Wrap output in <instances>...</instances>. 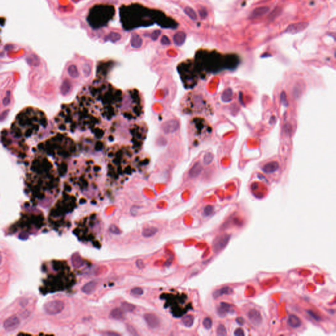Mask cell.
Wrapping results in <instances>:
<instances>
[{
    "label": "cell",
    "instance_id": "1",
    "mask_svg": "<svg viewBox=\"0 0 336 336\" xmlns=\"http://www.w3.org/2000/svg\"><path fill=\"white\" fill-rule=\"evenodd\" d=\"M64 303L60 300H53L45 303L44 309L46 313L50 315H55L63 311Z\"/></svg>",
    "mask_w": 336,
    "mask_h": 336
},
{
    "label": "cell",
    "instance_id": "2",
    "mask_svg": "<svg viewBox=\"0 0 336 336\" xmlns=\"http://www.w3.org/2000/svg\"><path fill=\"white\" fill-rule=\"evenodd\" d=\"M230 239V236L228 234L221 235L217 237L214 242L213 249L215 253H218L223 250Z\"/></svg>",
    "mask_w": 336,
    "mask_h": 336
},
{
    "label": "cell",
    "instance_id": "3",
    "mask_svg": "<svg viewBox=\"0 0 336 336\" xmlns=\"http://www.w3.org/2000/svg\"><path fill=\"white\" fill-rule=\"evenodd\" d=\"M20 321L19 318L13 315L7 318L3 322V328L7 331H13L17 329L20 325Z\"/></svg>",
    "mask_w": 336,
    "mask_h": 336
},
{
    "label": "cell",
    "instance_id": "4",
    "mask_svg": "<svg viewBox=\"0 0 336 336\" xmlns=\"http://www.w3.org/2000/svg\"><path fill=\"white\" fill-rule=\"evenodd\" d=\"M309 26L308 23H298L289 25L285 30V32L291 34H296L305 30Z\"/></svg>",
    "mask_w": 336,
    "mask_h": 336
},
{
    "label": "cell",
    "instance_id": "5",
    "mask_svg": "<svg viewBox=\"0 0 336 336\" xmlns=\"http://www.w3.org/2000/svg\"><path fill=\"white\" fill-rule=\"evenodd\" d=\"M144 319L149 328L156 329L160 326V319L156 314L153 313H147L144 315Z\"/></svg>",
    "mask_w": 336,
    "mask_h": 336
},
{
    "label": "cell",
    "instance_id": "6",
    "mask_svg": "<svg viewBox=\"0 0 336 336\" xmlns=\"http://www.w3.org/2000/svg\"><path fill=\"white\" fill-rule=\"evenodd\" d=\"M218 313L220 317H225L228 314H232L235 313V310L233 309V306L226 303H221L218 309Z\"/></svg>",
    "mask_w": 336,
    "mask_h": 336
},
{
    "label": "cell",
    "instance_id": "7",
    "mask_svg": "<svg viewBox=\"0 0 336 336\" xmlns=\"http://www.w3.org/2000/svg\"><path fill=\"white\" fill-rule=\"evenodd\" d=\"M248 318L250 322L255 326H259L262 322V317L260 313L255 309H252L247 313Z\"/></svg>",
    "mask_w": 336,
    "mask_h": 336
},
{
    "label": "cell",
    "instance_id": "8",
    "mask_svg": "<svg viewBox=\"0 0 336 336\" xmlns=\"http://www.w3.org/2000/svg\"><path fill=\"white\" fill-rule=\"evenodd\" d=\"M268 11H269V8H268L267 6H263V7H257V8L255 9L254 11L251 12V13L250 15V17L251 18V19H255V18L260 17L263 16V15H265L267 13H268Z\"/></svg>",
    "mask_w": 336,
    "mask_h": 336
},
{
    "label": "cell",
    "instance_id": "9",
    "mask_svg": "<svg viewBox=\"0 0 336 336\" xmlns=\"http://www.w3.org/2000/svg\"><path fill=\"white\" fill-rule=\"evenodd\" d=\"M97 286V282L96 281H91L85 284V285L81 288V291L87 295L93 293Z\"/></svg>",
    "mask_w": 336,
    "mask_h": 336
},
{
    "label": "cell",
    "instance_id": "10",
    "mask_svg": "<svg viewBox=\"0 0 336 336\" xmlns=\"http://www.w3.org/2000/svg\"><path fill=\"white\" fill-rule=\"evenodd\" d=\"M110 317L112 319L122 320L125 319V313L122 309L115 308L112 309L110 313Z\"/></svg>",
    "mask_w": 336,
    "mask_h": 336
},
{
    "label": "cell",
    "instance_id": "11",
    "mask_svg": "<svg viewBox=\"0 0 336 336\" xmlns=\"http://www.w3.org/2000/svg\"><path fill=\"white\" fill-rule=\"evenodd\" d=\"M288 324L290 327L293 328H297L301 326V320L298 317H297L296 315L291 314L289 315L288 317Z\"/></svg>",
    "mask_w": 336,
    "mask_h": 336
},
{
    "label": "cell",
    "instance_id": "12",
    "mask_svg": "<svg viewBox=\"0 0 336 336\" xmlns=\"http://www.w3.org/2000/svg\"><path fill=\"white\" fill-rule=\"evenodd\" d=\"M130 42H131V45L132 48H135V49H139L143 45V41L140 35L136 34H133L131 35Z\"/></svg>",
    "mask_w": 336,
    "mask_h": 336
},
{
    "label": "cell",
    "instance_id": "13",
    "mask_svg": "<svg viewBox=\"0 0 336 336\" xmlns=\"http://www.w3.org/2000/svg\"><path fill=\"white\" fill-rule=\"evenodd\" d=\"M187 35L184 32H178L173 36V41L177 46L182 45L185 41Z\"/></svg>",
    "mask_w": 336,
    "mask_h": 336
},
{
    "label": "cell",
    "instance_id": "14",
    "mask_svg": "<svg viewBox=\"0 0 336 336\" xmlns=\"http://www.w3.org/2000/svg\"><path fill=\"white\" fill-rule=\"evenodd\" d=\"M232 293V289L231 288L224 287L215 290L213 293V296L214 298H218L223 295H230Z\"/></svg>",
    "mask_w": 336,
    "mask_h": 336
},
{
    "label": "cell",
    "instance_id": "15",
    "mask_svg": "<svg viewBox=\"0 0 336 336\" xmlns=\"http://www.w3.org/2000/svg\"><path fill=\"white\" fill-rule=\"evenodd\" d=\"M158 229L156 228V227H154V226L148 227V228H146L143 230L142 236H144V238L152 237L156 234L158 232Z\"/></svg>",
    "mask_w": 336,
    "mask_h": 336
},
{
    "label": "cell",
    "instance_id": "16",
    "mask_svg": "<svg viewBox=\"0 0 336 336\" xmlns=\"http://www.w3.org/2000/svg\"><path fill=\"white\" fill-rule=\"evenodd\" d=\"M121 309L124 312L131 313L134 311V310H135V306L132 303L123 301V302H122L121 303Z\"/></svg>",
    "mask_w": 336,
    "mask_h": 336
},
{
    "label": "cell",
    "instance_id": "17",
    "mask_svg": "<svg viewBox=\"0 0 336 336\" xmlns=\"http://www.w3.org/2000/svg\"><path fill=\"white\" fill-rule=\"evenodd\" d=\"M194 317L192 315H186L182 319V322L186 327H191L194 324Z\"/></svg>",
    "mask_w": 336,
    "mask_h": 336
},
{
    "label": "cell",
    "instance_id": "18",
    "mask_svg": "<svg viewBox=\"0 0 336 336\" xmlns=\"http://www.w3.org/2000/svg\"><path fill=\"white\" fill-rule=\"evenodd\" d=\"M121 35L117 32H111L106 37V41H110L113 43H115L116 41L120 40L121 39Z\"/></svg>",
    "mask_w": 336,
    "mask_h": 336
},
{
    "label": "cell",
    "instance_id": "19",
    "mask_svg": "<svg viewBox=\"0 0 336 336\" xmlns=\"http://www.w3.org/2000/svg\"><path fill=\"white\" fill-rule=\"evenodd\" d=\"M185 13L187 15V16L193 20H196L197 19V15H196V12L194 11V9L191 7L187 6L184 9Z\"/></svg>",
    "mask_w": 336,
    "mask_h": 336
},
{
    "label": "cell",
    "instance_id": "20",
    "mask_svg": "<svg viewBox=\"0 0 336 336\" xmlns=\"http://www.w3.org/2000/svg\"><path fill=\"white\" fill-rule=\"evenodd\" d=\"M72 264L76 268H79L83 265V261L81 257L78 254H75L72 257Z\"/></svg>",
    "mask_w": 336,
    "mask_h": 336
},
{
    "label": "cell",
    "instance_id": "21",
    "mask_svg": "<svg viewBox=\"0 0 336 336\" xmlns=\"http://www.w3.org/2000/svg\"><path fill=\"white\" fill-rule=\"evenodd\" d=\"M68 74L69 75L72 77H74V78H76V77H77L79 76V72L78 71H77V67L75 66V65H71L68 67Z\"/></svg>",
    "mask_w": 336,
    "mask_h": 336
},
{
    "label": "cell",
    "instance_id": "22",
    "mask_svg": "<svg viewBox=\"0 0 336 336\" xmlns=\"http://www.w3.org/2000/svg\"><path fill=\"white\" fill-rule=\"evenodd\" d=\"M203 326L207 330L210 329L211 326H212V320H211L210 318H208V317L204 318L203 321Z\"/></svg>",
    "mask_w": 336,
    "mask_h": 336
},
{
    "label": "cell",
    "instance_id": "23",
    "mask_svg": "<svg viewBox=\"0 0 336 336\" xmlns=\"http://www.w3.org/2000/svg\"><path fill=\"white\" fill-rule=\"evenodd\" d=\"M131 293L134 296H141L143 294V289L139 287L134 288L131 289Z\"/></svg>",
    "mask_w": 336,
    "mask_h": 336
},
{
    "label": "cell",
    "instance_id": "24",
    "mask_svg": "<svg viewBox=\"0 0 336 336\" xmlns=\"http://www.w3.org/2000/svg\"><path fill=\"white\" fill-rule=\"evenodd\" d=\"M214 207L211 206V205H207L205 208H204V211H203V215L205 217L207 216H209L211 214L213 213L214 211Z\"/></svg>",
    "mask_w": 336,
    "mask_h": 336
},
{
    "label": "cell",
    "instance_id": "25",
    "mask_svg": "<svg viewBox=\"0 0 336 336\" xmlns=\"http://www.w3.org/2000/svg\"><path fill=\"white\" fill-rule=\"evenodd\" d=\"M109 230L111 233H113L114 234H120L122 232L120 229L115 225H111L109 227Z\"/></svg>",
    "mask_w": 336,
    "mask_h": 336
},
{
    "label": "cell",
    "instance_id": "26",
    "mask_svg": "<svg viewBox=\"0 0 336 336\" xmlns=\"http://www.w3.org/2000/svg\"><path fill=\"white\" fill-rule=\"evenodd\" d=\"M213 158H214V156H213L212 154H210V153L206 154L205 155L204 158V164H205V165H208V164H209L211 162H212Z\"/></svg>",
    "mask_w": 336,
    "mask_h": 336
},
{
    "label": "cell",
    "instance_id": "27",
    "mask_svg": "<svg viewBox=\"0 0 336 336\" xmlns=\"http://www.w3.org/2000/svg\"><path fill=\"white\" fill-rule=\"evenodd\" d=\"M227 334L225 326L223 324H220L218 328V335H226Z\"/></svg>",
    "mask_w": 336,
    "mask_h": 336
},
{
    "label": "cell",
    "instance_id": "28",
    "mask_svg": "<svg viewBox=\"0 0 336 336\" xmlns=\"http://www.w3.org/2000/svg\"><path fill=\"white\" fill-rule=\"evenodd\" d=\"M126 328H127V332L130 333L131 335H138V333L137 332V331L135 330V329L134 328L133 326H132L131 325H127L126 326Z\"/></svg>",
    "mask_w": 336,
    "mask_h": 336
},
{
    "label": "cell",
    "instance_id": "29",
    "mask_svg": "<svg viewBox=\"0 0 336 336\" xmlns=\"http://www.w3.org/2000/svg\"><path fill=\"white\" fill-rule=\"evenodd\" d=\"M161 43L164 45H168L171 44V41L166 35H163L161 38Z\"/></svg>",
    "mask_w": 336,
    "mask_h": 336
},
{
    "label": "cell",
    "instance_id": "30",
    "mask_svg": "<svg viewBox=\"0 0 336 336\" xmlns=\"http://www.w3.org/2000/svg\"><path fill=\"white\" fill-rule=\"evenodd\" d=\"M160 34H161V31H160V30L154 31V32L151 34V38H152V39L153 40H156L159 38V36L160 35Z\"/></svg>",
    "mask_w": 336,
    "mask_h": 336
},
{
    "label": "cell",
    "instance_id": "31",
    "mask_svg": "<svg viewBox=\"0 0 336 336\" xmlns=\"http://www.w3.org/2000/svg\"><path fill=\"white\" fill-rule=\"evenodd\" d=\"M225 99H224V101H230V97L231 96H229V95H232V90H230V89H228L226 91H225ZM224 99V98H223Z\"/></svg>",
    "mask_w": 336,
    "mask_h": 336
},
{
    "label": "cell",
    "instance_id": "32",
    "mask_svg": "<svg viewBox=\"0 0 336 336\" xmlns=\"http://www.w3.org/2000/svg\"><path fill=\"white\" fill-rule=\"evenodd\" d=\"M234 335H236V336H244V331H243L242 329L238 328L234 331Z\"/></svg>",
    "mask_w": 336,
    "mask_h": 336
},
{
    "label": "cell",
    "instance_id": "33",
    "mask_svg": "<svg viewBox=\"0 0 336 336\" xmlns=\"http://www.w3.org/2000/svg\"><path fill=\"white\" fill-rule=\"evenodd\" d=\"M307 313H308V314L310 315V316H311V317H313L314 319H315V320H317V321H320V318L318 316H317V315L316 314L314 313L313 311H308Z\"/></svg>",
    "mask_w": 336,
    "mask_h": 336
},
{
    "label": "cell",
    "instance_id": "34",
    "mask_svg": "<svg viewBox=\"0 0 336 336\" xmlns=\"http://www.w3.org/2000/svg\"><path fill=\"white\" fill-rule=\"evenodd\" d=\"M136 265L137 266V267H138L139 268H141V269L144 267V263H143V261L142 260H141V259H139V260H137V261H136Z\"/></svg>",
    "mask_w": 336,
    "mask_h": 336
},
{
    "label": "cell",
    "instance_id": "35",
    "mask_svg": "<svg viewBox=\"0 0 336 336\" xmlns=\"http://www.w3.org/2000/svg\"><path fill=\"white\" fill-rule=\"evenodd\" d=\"M236 322L237 324H239V325H243L245 322V320L242 317H239L236 319Z\"/></svg>",
    "mask_w": 336,
    "mask_h": 336
},
{
    "label": "cell",
    "instance_id": "36",
    "mask_svg": "<svg viewBox=\"0 0 336 336\" xmlns=\"http://www.w3.org/2000/svg\"><path fill=\"white\" fill-rule=\"evenodd\" d=\"M9 102H10V98H9V96H7V97H6V98H5L4 100H3V105L7 106V105H8L9 104Z\"/></svg>",
    "mask_w": 336,
    "mask_h": 336
},
{
    "label": "cell",
    "instance_id": "37",
    "mask_svg": "<svg viewBox=\"0 0 336 336\" xmlns=\"http://www.w3.org/2000/svg\"><path fill=\"white\" fill-rule=\"evenodd\" d=\"M2 255L1 254H0V263H2Z\"/></svg>",
    "mask_w": 336,
    "mask_h": 336
}]
</instances>
